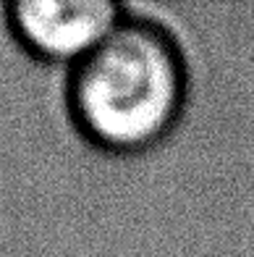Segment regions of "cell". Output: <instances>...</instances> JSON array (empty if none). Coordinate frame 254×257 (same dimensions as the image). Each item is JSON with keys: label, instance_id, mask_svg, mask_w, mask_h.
Segmentation results:
<instances>
[{"label": "cell", "instance_id": "cell-1", "mask_svg": "<svg viewBox=\"0 0 254 257\" xmlns=\"http://www.w3.org/2000/svg\"><path fill=\"white\" fill-rule=\"evenodd\" d=\"M68 108L102 147L136 150L176 123L186 97V63L170 32L144 16H121L95 48L74 61Z\"/></svg>", "mask_w": 254, "mask_h": 257}, {"label": "cell", "instance_id": "cell-2", "mask_svg": "<svg viewBox=\"0 0 254 257\" xmlns=\"http://www.w3.org/2000/svg\"><path fill=\"white\" fill-rule=\"evenodd\" d=\"M8 16L32 50L79 61L118 24L123 8L115 0H14Z\"/></svg>", "mask_w": 254, "mask_h": 257}]
</instances>
